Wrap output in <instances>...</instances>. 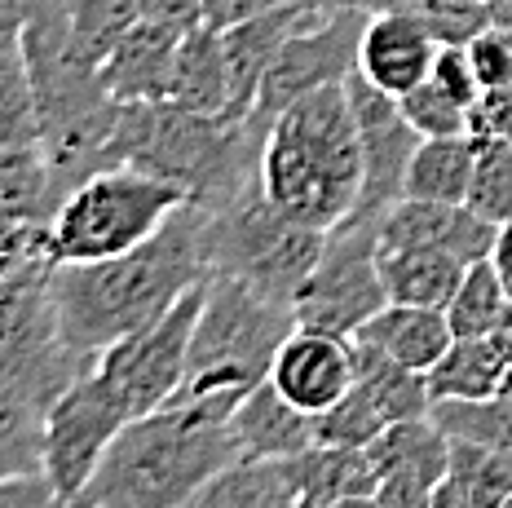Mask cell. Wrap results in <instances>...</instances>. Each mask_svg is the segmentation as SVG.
<instances>
[{
  "label": "cell",
  "instance_id": "cell-1",
  "mask_svg": "<svg viewBox=\"0 0 512 508\" xmlns=\"http://www.w3.org/2000/svg\"><path fill=\"white\" fill-rule=\"evenodd\" d=\"M212 279L208 208L186 199L146 243L124 257L53 266L62 341L76 358L98 367V358L128 332L177 305L181 296Z\"/></svg>",
  "mask_w": 512,
  "mask_h": 508
},
{
  "label": "cell",
  "instance_id": "cell-2",
  "mask_svg": "<svg viewBox=\"0 0 512 508\" xmlns=\"http://www.w3.org/2000/svg\"><path fill=\"white\" fill-rule=\"evenodd\" d=\"M239 394L181 385L164 407L128 420L80 500L93 508H186L204 486L243 460L234 438Z\"/></svg>",
  "mask_w": 512,
  "mask_h": 508
},
{
  "label": "cell",
  "instance_id": "cell-3",
  "mask_svg": "<svg viewBox=\"0 0 512 508\" xmlns=\"http://www.w3.org/2000/svg\"><path fill=\"white\" fill-rule=\"evenodd\" d=\"M261 190L283 217L327 235L354 217L362 137L345 84H323L274 115L261 151Z\"/></svg>",
  "mask_w": 512,
  "mask_h": 508
},
{
  "label": "cell",
  "instance_id": "cell-4",
  "mask_svg": "<svg viewBox=\"0 0 512 508\" xmlns=\"http://www.w3.org/2000/svg\"><path fill=\"white\" fill-rule=\"evenodd\" d=\"M27 9L23 54L36 84L40 151L49 155L53 173L71 195V186H80L84 177L115 168L111 146L124 102L111 98L98 62L76 54L62 0H27Z\"/></svg>",
  "mask_w": 512,
  "mask_h": 508
},
{
  "label": "cell",
  "instance_id": "cell-5",
  "mask_svg": "<svg viewBox=\"0 0 512 508\" xmlns=\"http://www.w3.org/2000/svg\"><path fill=\"white\" fill-rule=\"evenodd\" d=\"M270 124L195 115L177 102H124L115 129V164L146 168L186 190L195 204H226L261 177Z\"/></svg>",
  "mask_w": 512,
  "mask_h": 508
},
{
  "label": "cell",
  "instance_id": "cell-6",
  "mask_svg": "<svg viewBox=\"0 0 512 508\" xmlns=\"http://www.w3.org/2000/svg\"><path fill=\"white\" fill-rule=\"evenodd\" d=\"M186 190L146 168L115 164L71 186V195L49 217V261L76 266V261L124 257L146 243L168 217L186 204Z\"/></svg>",
  "mask_w": 512,
  "mask_h": 508
},
{
  "label": "cell",
  "instance_id": "cell-7",
  "mask_svg": "<svg viewBox=\"0 0 512 508\" xmlns=\"http://www.w3.org/2000/svg\"><path fill=\"white\" fill-rule=\"evenodd\" d=\"M296 332V310L287 301L256 292L234 274H212L190 336L186 389L248 398L261 380H270L274 354Z\"/></svg>",
  "mask_w": 512,
  "mask_h": 508
},
{
  "label": "cell",
  "instance_id": "cell-8",
  "mask_svg": "<svg viewBox=\"0 0 512 508\" xmlns=\"http://www.w3.org/2000/svg\"><path fill=\"white\" fill-rule=\"evenodd\" d=\"M204 208H208L212 274H234V279L252 283L256 292L292 305L301 283L309 279V270L323 257L327 230L283 217L265 199L261 177L252 186H243L234 199H226V204H204Z\"/></svg>",
  "mask_w": 512,
  "mask_h": 508
},
{
  "label": "cell",
  "instance_id": "cell-9",
  "mask_svg": "<svg viewBox=\"0 0 512 508\" xmlns=\"http://www.w3.org/2000/svg\"><path fill=\"white\" fill-rule=\"evenodd\" d=\"M84 372L93 367L62 341L58 301H53V261H40V266L0 283V380L49 407Z\"/></svg>",
  "mask_w": 512,
  "mask_h": 508
},
{
  "label": "cell",
  "instance_id": "cell-10",
  "mask_svg": "<svg viewBox=\"0 0 512 508\" xmlns=\"http://www.w3.org/2000/svg\"><path fill=\"white\" fill-rule=\"evenodd\" d=\"M208 283L190 288L177 305H168L159 319L128 332L98 358V376L115 389V398L128 407V416H146V411L164 407L168 398L186 385L190 372V336H195L199 310H204Z\"/></svg>",
  "mask_w": 512,
  "mask_h": 508
},
{
  "label": "cell",
  "instance_id": "cell-11",
  "mask_svg": "<svg viewBox=\"0 0 512 508\" xmlns=\"http://www.w3.org/2000/svg\"><path fill=\"white\" fill-rule=\"evenodd\" d=\"M380 226H336L323 243V257L296 292V327L354 336L371 314L389 305L380 279Z\"/></svg>",
  "mask_w": 512,
  "mask_h": 508
},
{
  "label": "cell",
  "instance_id": "cell-12",
  "mask_svg": "<svg viewBox=\"0 0 512 508\" xmlns=\"http://www.w3.org/2000/svg\"><path fill=\"white\" fill-rule=\"evenodd\" d=\"M128 407L115 398V389L93 372L71 380L58 398L49 402L45 416V473L67 500H80L84 486L93 482L98 464L106 460L111 442L128 425Z\"/></svg>",
  "mask_w": 512,
  "mask_h": 508
},
{
  "label": "cell",
  "instance_id": "cell-13",
  "mask_svg": "<svg viewBox=\"0 0 512 508\" xmlns=\"http://www.w3.org/2000/svg\"><path fill=\"white\" fill-rule=\"evenodd\" d=\"M345 89L349 102H354V120L362 137V199L345 226H380V217L402 199L411 155L424 137L415 133L402 102L393 93H384L380 84H371L362 71L345 80Z\"/></svg>",
  "mask_w": 512,
  "mask_h": 508
},
{
  "label": "cell",
  "instance_id": "cell-14",
  "mask_svg": "<svg viewBox=\"0 0 512 508\" xmlns=\"http://www.w3.org/2000/svg\"><path fill=\"white\" fill-rule=\"evenodd\" d=\"M371 9H345V14H327L318 23L287 36L274 67L265 71L261 98H256V120L274 124V115L287 111L296 98L323 89V84H345L358 71V45L367 31Z\"/></svg>",
  "mask_w": 512,
  "mask_h": 508
},
{
  "label": "cell",
  "instance_id": "cell-15",
  "mask_svg": "<svg viewBox=\"0 0 512 508\" xmlns=\"http://www.w3.org/2000/svg\"><path fill=\"white\" fill-rule=\"evenodd\" d=\"M358 380V358H354V336H332L314 332V327H296L279 345L270 367V385L301 407L305 416H323L340 398L354 389Z\"/></svg>",
  "mask_w": 512,
  "mask_h": 508
},
{
  "label": "cell",
  "instance_id": "cell-16",
  "mask_svg": "<svg viewBox=\"0 0 512 508\" xmlns=\"http://www.w3.org/2000/svg\"><path fill=\"white\" fill-rule=\"evenodd\" d=\"M437 49L442 40L433 36V27L424 23L420 14L411 9H371L367 31H362V45H358V71L371 84H380L384 93L402 98L411 93L415 84L429 80Z\"/></svg>",
  "mask_w": 512,
  "mask_h": 508
},
{
  "label": "cell",
  "instance_id": "cell-17",
  "mask_svg": "<svg viewBox=\"0 0 512 508\" xmlns=\"http://www.w3.org/2000/svg\"><path fill=\"white\" fill-rule=\"evenodd\" d=\"M499 226L477 217L468 204H429V199H398L380 217V243L398 248H437L460 257L464 266L486 261L495 252Z\"/></svg>",
  "mask_w": 512,
  "mask_h": 508
},
{
  "label": "cell",
  "instance_id": "cell-18",
  "mask_svg": "<svg viewBox=\"0 0 512 508\" xmlns=\"http://www.w3.org/2000/svg\"><path fill=\"white\" fill-rule=\"evenodd\" d=\"M318 18L323 14H309L301 0H283V5L265 9V14L248 18V23H234L221 31V40H226V67H230V120H248L256 111L265 71L274 67L287 36L318 23Z\"/></svg>",
  "mask_w": 512,
  "mask_h": 508
},
{
  "label": "cell",
  "instance_id": "cell-19",
  "mask_svg": "<svg viewBox=\"0 0 512 508\" xmlns=\"http://www.w3.org/2000/svg\"><path fill=\"white\" fill-rule=\"evenodd\" d=\"M181 31L137 18L124 40L102 58V80L115 102H168L173 93Z\"/></svg>",
  "mask_w": 512,
  "mask_h": 508
},
{
  "label": "cell",
  "instance_id": "cell-20",
  "mask_svg": "<svg viewBox=\"0 0 512 508\" xmlns=\"http://www.w3.org/2000/svg\"><path fill=\"white\" fill-rule=\"evenodd\" d=\"M354 341L380 349L384 358L411 367V372L429 376L442 354L455 345V327L446 319V310L433 305H384L380 314H371L367 323L354 332Z\"/></svg>",
  "mask_w": 512,
  "mask_h": 508
},
{
  "label": "cell",
  "instance_id": "cell-21",
  "mask_svg": "<svg viewBox=\"0 0 512 508\" xmlns=\"http://www.w3.org/2000/svg\"><path fill=\"white\" fill-rule=\"evenodd\" d=\"M234 438H239L243 460H292L314 447V416L292 407L270 380L252 389L248 398L234 407Z\"/></svg>",
  "mask_w": 512,
  "mask_h": 508
},
{
  "label": "cell",
  "instance_id": "cell-22",
  "mask_svg": "<svg viewBox=\"0 0 512 508\" xmlns=\"http://www.w3.org/2000/svg\"><path fill=\"white\" fill-rule=\"evenodd\" d=\"M380 279L393 305H433L446 310L455 288L464 279V261L437 248H398V243H380Z\"/></svg>",
  "mask_w": 512,
  "mask_h": 508
},
{
  "label": "cell",
  "instance_id": "cell-23",
  "mask_svg": "<svg viewBox=\"0 0 512 508\" xmlns=\"http://www.w3.org/2000/svg\"><path fill=\"white\" fill-rule=\"evenodd\" d=\"M168 102L195 111V115H226L230 120V67H226V40L217 27L199 23L181 36L173 93Z\"/></svg>",
  "mask_w": 512,
  "mask_h": 508
},
{
  "label": "cell",
  "instance_id": "cell-24",
  "mask_svg": "<svg viewBox=\"0 0 512 508\" xmlns=\"http://www.w3.org/2000/svg\"><path fill=\"white\" fill-rule=\"evenodd\" d=\"M508 372L512 358L495 336H455V345L429 372V389L433 402H482L504 394Z\"/></svg>",
  "mask_w": 512,
  "mask_h": 508
},
{
  "label": "cell",
  "instance_id": "cell-25",
  "mask_svg": "<svg viewBox=\"0 0 512 508\" xmlns=\"http://www.w3.org/2000/svg\"><path fill=\"white\" fill-rule=\"evenodd\" d=\"M371 460H376L380 478H415L442 486L451 473V433L437 425L433 416L398 420L371 442Z\"/></svg>",
  "mask_w": 512,
  "mask_h": 508
},
{
  "label": "cell",
  "instance_id": "cell-26",
  "mask_svg": "<svg viewBox=\"0 0 512 508\" xmlns=\"http://www.w3.org/2000/svg\"><path fill=\"white\" fill-rule=\"evenodd\" d=\"M477 168V137H424L411 155L402 199H429V204H468Z\"/></svg>",
  "mask_w": 512,
  "mask_h": 508
},
{
  "label": "cell",
  "instance_id": "cell-27",
  "mask_svg": "<svg viewBox=\"0 0 512 508\" xmlns=\"http://www.w3.org/2000/svg\"><path fill=\"white\" fill-rule=\"evenodd\" d=\"M287 469H292V482L305 500H323V504L349 500V495H376V486H380L371 451H358V447L314 442L309 451L292 455Z\"/></svg>",
  "mask_w": 512,
  "mask_h": 508
},
{
  "label": "cell",
  "instance_id": "cell-28",
  "mask_svg": "<svg viewBox=\"0 0 512 508\" xmlns=\"http://www.w3.org/2000/svg\"><path fill=\"white\" fill-rule=\"evenodd\" d=\"M296 500L287 460H234L186 508H296Z\"/></svg>",
  "mask_w": 512,
  "mask_h": 508
},
{
  "label": "cell",
  "instance_id": "cell-29",
  "mask_svg": "<svg viewBox=\"0 0 512 508\" xmlns=\"http://www.w3.org/2000/svg\"><path fill=\"white\" fill-rule=\"evenodd\" d=\"M67 199L49 155L40 146H0V213L49 221Z\"/></svg>",
  "mask_w": 512,
  "mask_h": 508
},
{
  "label": "cell",
  "instance_id": "cell-30",
  "mask_svg": "<svg viewBox=\"0 0 512 508\" xmlns=\"http://www.w3.org/2000/svg\"><path fill=\"white\" fill-rule=\"evenodd\" d=\"M354 358H358V380L354 385L384 411L389 425L433 416V389H429V376L424 372H411V367L393 363V358H384L380 349H371L362 341H354Z\"/></svg>",
  "mask_w": 512,
  "mask_h": 508
},
{
  "label": "cell",
  "instance_id": "cell-31",
  "mask_svg": "<svg viewBox=\"0 0 512 508\" xmlns=\"http://www.w3.org/2000/svg\"><path fill=\"white\" fill-rule=\"evenodd\" d=\"M45 416V402L0 380V478L45 469Z\"/></svg>",
  "mask_w": 512,
  "mask_h": 508
},
{
  "label": "cell",
  "instance_id": "cell-32",
  "mask_svg": "<svg viewBox=\"0 0 512 508\" xmlns=\"http://www.w3.org/2000/svg\"><path fill=\"white\" fill-rule=\"evenodd\" d=\"M508 305H512V292L504 274L486 257L464 270L460 288H455L451 305H446V319H451L455 336H495L499 323L508 319Z\"/></svg>",
  "mask_w": 512,
  "mask_h": 508
},
{
  "label": "cell",
  "instance_id": "cell-33",
  "mask_svg": "<svg viewBox=\"0 0 512 508\" xmlns=\"http://www.w3.org/2000/svg\"><path fill=\"white\" fill-rule=\"evenodd\" d=\"M62 14L71 27V45L80 58L98 62L124 40V31L137 23V0H62Z\"/></svg>",
  "mask_w": 512,
  "mask_h": 508
},
{
  "label": "cell",
  "instance_id": "cell-34",
  "mask_svg": "<svg viewBox=\"0 0 512 508\" xmlns=\"http://www.w3.org/2000/svg\"><path fill=\"white\" fill-rule=\"evenodd\" d=\"M0 146H40L36 84L23 45L0 54Z\"/></svg>",
  "mask_w": 512,
  "mask_h": 508
},
{
  "label": "cell",
  "instance_id": "cell-35",
  "mask_svg": "<svg viewBox=\"0 0 512 508\" xmlns=\"http://www.w3.org/2000/svg\"><path fill=\"white\" fill-rule=\"evenodd\" d=\"M446 478L460 482L477 500V508H499L512 495V455L451 438V473Z\"/></svg>",
  "mask_w": 512,
  "mask_h": 508
},
{
  "label": "cell",
  "instance_id": "cell-36",
  "mask_svg": "<svg viewBox=\"0 0 512 508\" xmlns=\"http://www.w3.org/2000/svg\"><path fill=\"white\" fill-rule=\"evenodd\" d=\"M468 208L477 217L495 221V226L512 221V142L477 137V168H473V190H468Z\"/></svg>",
  "mask_w": 512,
  "mask_h": 508
},
{
  "label": "cell",
  "instance_id": "cell-37",
  "mask_svg": "<svg viewBox=\"0 0 512 508\" xmlns=\"http://www.w3.org/2000/svg\"><path fill=\"white\" fill-rule=\"evenodd\" d=\"M384 429H389L384 411L367 394H362L358 385L349 389L336 407H327L323 416H314V438L327 442V447H358V451H367Z\"/></svg>",
  "mask_w": 512,
  "mask_h": 508
},
{
  "label": "cell",
  "instance_id": "cell-38",
  "mask_svg": "<svg viewBox=\"0 0 512 508\" xmlns=\"http://www.w3.org/2000/svg\"><path fill=\"white\" fill-rule=\"evenodd\" d=\"M402 111L407 120L415 124L420 137H460V133H473V111L460 107L451 93H442L433 80L415 84L411 93H402Z\"/></svg>",
  "mask_w": 512,
  "mask_h": 508
},
{
  "label": "cell",
  "instance_id": "cell-39",
  "mask_svg": "<svg viewBox=\"0 0 512 508\" xmlns=\"http://www.w3.org/2000/svg\"><path fill=\"white\" fill-rule=\"evenodd\" d=\"M49 261V221L0 213V283Z\"/></svg>",
  "mask_w": 512,
  "mask_h": 508
},
{
  "label": "cell",
  "instance_id": "cell-40",
  "mask_svg": "<svg viewBox=\"0 0 512 508\" xmlns=\"http://www.w3.org/2000/svg\"><path fill=\"white\" fill-rule=\"evenodd\" d=\"M468 58H473V71L482 80V93L490 89H508L512 84V31L508 27H482L473 40H468Z\"/></svg>",
  "mask_w": 512,
  "mask_h": 508
},
{
  "label": "cell",
  "instance_id": "cell-41",
  "mask_svg": "<svg viewBox=\"0 0 512 508\" xmlns=\"http://www.w3.org/2000/svg\"><path fill=\"white\" fill-rule=\"evenodd\" d=\"M429 80L442 93H451V98L460 102V107H468V111L482 102V80H477V71H473L468 45H442L437 49V62H433Z\"/></svg>",
  "mask_w": 512,
  "mask_h": 508
},
{
  "label": "cell",
  "instance_id": "cell-42",
  "mask_svg": "<svg viewBox=\"0 0 512 508\" xmlns=\"http://www.w3.org/2000/svg\"><path fill=\"white\" fill-rule=\"evenodd\" d=\"M71 500L49 482V473H18L0 478V508H67Z\"/></svg>",
  "mask_w": 512,
  "mask_h": 508
},
{
  "label": "cell",
  "instance_id": "cell-43",
  "mask_svg": "<svg viewBox=\"0 0 512 508\" xmlns=\"http://www.w3.org/2000/svg\"><path fill=\"white\" fill-rule=\"evenodd\" d=\"M473 137H499V142H512V84L508 89L482 93V102L473 107Z\"/></svg>",
  "mask_w": 512,
  "mask_h": 508
},
{
  "label": "cell",
  "instance_id": "cell-44",
  "mask_svg": "<svg viewBox=\"0 0 512 508\" xmlns=\"http://www.w3.org/2000/svg\"><path fill=\"white\" fill-rule=\"evenodd\" d=\"M137 14L146 23H159V27H173V31H195L204 23V0H137Z\"/></svg>",
  "mask_w": 512,
  "mask_h": 508
},
{
  "label": "cell",
  "instance_id": "cell-45",
  "mask_svg": "<svg viewBox=\"0 0 512 508\" xmlns=\"http://www.w3.org/2000/svg\"><path fill=\"white\" fill-rule=\"evenodd\" d=\"M433 491L437 486L415 482V478H380L376 500L380 508H433Z\"/></svg>",
  "mask_w": 512,
  "mask_h": 508
},
{
  "label": "cell",
  "instance_id": "cell-46",
  "mask_svg": "<svg viewBox=\"0 0 512 508\" xmlns=\"http://www.w3.org/2000/svg\"><path fill=\"white\" fill-rule=\"evenodd\" d=\"M274 5H283V0H204V23L226 31L234 23H248V18L265 14V9H274Z\"/></svg>",
  "mask_w": 512,
  "mask_h": 508
},
{
  "label": "cell",
  "instance_id": "cell-47",
  "mask_svg": "<svg viewBox=\"0 0 512 508\" xmlns=\"http://www.w3.org/2000/svg\"><path fill=\"white\" fill-rule=\"evenodd\" d=\"M27 0H0V54L23 45L27 36Z\"/></svg>",
  "mask_w": 512,
  "mask_h": 508
},
{
  "label": "cell",
  "instance_id": "cell-48",
  "mask_svg": "<svg viewBox=\"0 0 512 508\" xmlns=\"http://www.w3.org/2000/svg\"><path fill=\"white\" fill-rule=\"evenodd\" d=\"M490 261H495V270L504 274L508 292H512V221L508 226H499V239H495V252H490Z\"/></svg>",
  "mask_w": 512,
  "mask_h": 508
},
{
  "label": "cell",
  "instance_id": "cell-49",
  "mask_svg": "<svg viewBox=\"0 0 512 508\" xmlns=\"http://www.w3.org/2000/svg\"><path fill=\"white\" fill-rule=\"evenodd\" d=\"M433 508H477V500L464 491L460 482H451V478H446V482L433 491Z\"/></svg>",
  "mask_w": 512,
  "mask_h": 508
},
{
  "label": "cell",
  "instance_id": "cell-50",
  "mask_svg": "<svg viewBox=\"0 0 512 508\" xmlns=\"http://www.w3.org/2000/svg\"><path fill=\"white\" fill-rule=\"evenodd\" d=\"M309 14H345V9H367V0H301Z\"/></svg>",
  "mask_w": 512,
  "mask_h": 508
},
{
  "label": "cell",
  "instance_id": "cell-51",
  "mask_svg": "<svg viewBox=\"0 0 512 508\" xmlns=\"http://www.w3.org/2000/svg\"><path fill=\"white\" fill-rule=\"evenodd\" d=\"M486 14L495 27H508L512 31V0H486Z\"/></svg>",
  "mask_w": 512,
  "mask_h": 508
},
{
  "label": "cell",
  "instance_id": "cell-52",
  "mask_svg": "<svg viewBox=\"0 0 512 508\" xmlns=\"http://www.w3.org/2000/svg\"><path fill=\"white\" fill-rule=\"evenodd\" d=\"M332 508H380L376 495H349V500H336Z\"/></svg>",
  "mask_w": 512,
  "mask_h": 508
},
{
  "label": "cell",
  "instance_id": "cell-53",
  "mask_svg": "<svg viewBox=\"0 0 512 508\" xmlns=\"http://www.w3.org/2000/svg\"><path fill=\"white\" fill-rule=\"evenodd\" d=\"M296 508H332V504H323V500H305V495H301V500H296Z\"/></svg>",
  "mask_w": 512,
  "mask_h": 508
},
{
  "label": "cell",
  "instance_id": "cell-54",
  "mask_svg": "<svg viewBox=\"0 0 512 508\" xmlns=\"http://www.w3.org/2000/svg\"><path fill=\"white\" fill-rule=\"evenodd\" d=\"M67 508H93V504H89V500H71Z\"/></svg>",
  "mask_w": 512,
  "mask_h": 508
},
{
  "label": "cell",
  "instance_id": "cell-55",
  "mask_svg": "<svg viewBox=\"0 0 512 508\" xmlns=\"http://www.w3.org/2000/svg\"><path fill=\"white\" fill-rule=\"evenodd\" d=\"M499 508H512V495H508V500H504V504H499Z\"/></svg>",
  "mask_w": 512,
  "mask_h": 508
},
{
  "label": "cell",
  "instance_id": "cell-56",
  "mask_svg": "<svg viewBox=\"0 0 512 508\" xmlns=\"http://www.w3.org/2000/svg\"><path fill=\"white\" fill-rule=\"evenodd\" d=\"M468 5H486V0H468Z\"/></svg>",
  "mask_w": 512,
  "mask_h": 508
}]
</instances>
